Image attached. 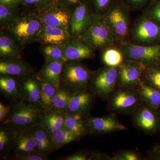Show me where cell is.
Listing matches in <instances>:
<instances>
[{
    "label": "cell",
    "mask_w": 160,
    "mask_h": 160,
    "mask_svg": "<svg viewBox=\"0 0 160 160\" xmlns=\"http://www.w3.org/2000/svg\"><path fill=\"white\" fill-rule=\"evenodd\" d=\"M57 89V88L49 83L41 81L40 104L41 107L44 111H49L53 110L52 99Z\"/></svg>",
    "instance_id": "32"
},
{
    "label": "cell",
    "mask_w": 160,
    "mask_h": 160,
    "mask_svg": "<svg viewBox=\"0 0 160 160\" xmlns=\"http://www.w3.org/2000/svg\"><path fill=\"white\" fill-rule=\"evenodd\" d=\"M10 110V106H6L0 102V122L2 123L8 117Z\"/></svg>",
    "instance_id": "43"
},
{
    "label": "cell",
    "mask_w": 160,
    "mask_h": 160,
    "mask_svg": "<svg viewBox=\"0 0 160 160\" xmlns=\"http://www.w3.org/2000/svg\"><path fill=\"white\" fill-rule=\"evenodd\" d=\"M37 146L36 139L31 130L18 133L12 148L13 156L38 152Z\"/></svg>",
    "instance_id": "21"
},
{
    "label": "cell",
    "mask_w": 160,
    "mask_h": 160,
    "mask_svg": "<svg viewBox=\"0 0 160 160\" xmlns=\"http://www.w3.org/2000/svg\"><path fill=\"white\" fill-rule=\"evenodd\" d=\"M159 111H160V109H159Z\"/></svg>",
    "instance_id": "47"
},
{
    "label": "cell",
    "mask_w": 160,
    "mask_h": 160,
    "mask_svg": "<svg viewBox=\"0 0 160 160\" xmlns=\"http://www.w3.org/2000/svg\"><path fill=\"white\" fill-rule=\"evenodd\" d=\"M30 130L36 139L38 152L49 156L52 152V135L40 124L35 126Z\"/></svg>",
    "instance_id": "24"
},
{
    "label": "cell",
    "mask_w": 160,
    "mask_h": 160,
    "mask_svg": "<svg viewBox=\"0 0 160 160\" xmlns=\"http://www.w3.org/2000/svg\"><path fill=\"white\" fill-rule=\"evenodd\" d=\"M130 42L140 46L160 44V25L142 15L131 27Z\"/></svg>",
    "instance_id": "7"
},
{
    "label": "cell",
    "mask_w": 160,
    "mask_h": 160,
    "mask_svg": "<svg viewBox=\"0 0 160 160\" xmlns=\"http://www.w3.org/2000/svg\"><path fill=\"white\" fill-rule=\"evenodd\" d=\"M80 139L64 126L55 132L52 136V152L58 150L65 145Z\"/></svg>",
    "instance_id": "30"
},
{
    "label": "cell",
    "mask_w": 160,
    "mask_h": 160,
    "mask_svg": "<svg viewBox=\"0 0 160 160\" xmlns=\"http://www.w3.org/2000/svg\"><path fill=\"white\" fill-rule=\"evenodd\" d=\"M33 68L20 59H2L0 62L1 74L21 77L33 72Z\"/></svg>",
    "instance_id": "20"
},
{
    "label": "cell",
    "mask_w": 160,
    "mask_h": 160,
    "mask_svg": "<svg viewBox=\"0 0 160 160\" xmlns=\"http://www.w3.org/2000/svg\"><path fill=\"white\" fill-rule=\"evenodd\" d=\"M142 80L147 85L160 91V63L146 66Z\"/></svg>",
    "instance_id": "31"
},
{
    "label": "cell",
    "mask_w": 160,
    "mask_h": 160,
    "mask_svg": "<svg viewBox=\"0 0 160 160\" xmlns=\"http://www.w3.org/2000/svg\"><path fill=\"white\" fill-rule=\"evenodd\" d=\"M43 24L38 14L20 15L5 28L21 46L39 41Z\"/></svg>",
    "instance_id": "3"
},
{
    "label": "cell",
    "mask_w": 160,
    "mask_h": 160,
    "mask_svg": "<svg viewBox=\"0 0 160 160\" xmlns=\"http://www.w3.org/2000/svg\"><path fill=\"white\" fill-rule=\"evenodd\" d=\"M102 60L106 66L118 67L124 62L125 59L119 46L115 45L103 50Z\"/></svg>",
    "instance_id": "28"
},
{
    "label": "cell",
    "mask_w": 160,
    "mask_h": 160,
    "mask_svg": "<svg viewBox=\"0 0 160 160\" xmlns=\"http://www.w3.org/2000/svg\"><path fill=\"white\" fill-rule=\"evenodd\" d=\"M142 158L134 151H126L118 152L111 157L110 160H139Z\"/></svg>",
    "instance_id": "41"
},
{
    "label": "cell",
    "mask_w": 160,
    "mask_h": 160,
    "mask_svg": "<svg viewBox=\"0 0 160 160\" xmlns=\"http://www.w3.org/2000/svg\"><path fill=\"white\" fill-rule=\"evenodd\" d=\"M9 35L3 32H1L0 35V56L1 59L22 58V55L20 51L19 44H18Z\"/></svg>",
    "instance_id": "23"
},
{
    "label": "cell",
    "mask_w": 160,
    "mask_h": 160,
    "mask_svg": "<svg viewBox=\"0 0 160 160\" xmlns=\"http://www.w3.org/2000/svg\"><path fill=\"white\" fill-rule=\"evenodd\" d=\"M146 66L132 60H125L118 67L117 84L119 87L136 88L142 81Z\"/></svg>",
    "instance_id": "12"
},
{
    "label": "cell",
    "mask_w": 160,
    "mask_h": 160,
    "mask_svg": "<svg viewBox=\"0 0 160 160\" xmlns=\"http://www.w3.org/2000/svg\"><path fill=\"white\" fill-rule=\"evenodd\" d=\"M63 49L66 61L79 62L94 56V49L80 38L72 39L63 45Z\"/></svg>",
    "instance_id": "17"
},
{
    "label": "cell",
    "mask_w": 160,
    "mask_h": 160,
    "mask_svg": "<svg viewBox=\"0 0 160 160\" xmlns=\"http://www.w3.org/2000/svg\"><path fill=\"white\" fill-rule=\"evenodd\" d=\"M85 121L88 134H106L126 129V126L120 122L115 114L111 112L102 117L89 116Z\"/></svg>",
    "instance_id": "13"
},
{
    "label": "cell",
    "mask_w": 160,
    "mask_h": 160,
    "mask_svg": "<svg viewBox=\"0 0 160 160\" xmlns=\"http://www.w3.org/2000/svg\"><path fill=\"white\" fill-rule=\"evenodd\" d=\"M6 119L1 123L15 133L29 131L39 125L44 110L32 104L19 101L12 102Z\"/></svg>",
    "instance_id": "1"
},
{
    "label": "cell",
    "mask_w": 160,
    "mask_h": 160,
    "mask_svg": "<svg viewBox=\"0 0 160 160\" xmlns=\"http://www.w3.org/2000/svg\"><path fill=\"white\" fill-rule=\"evenodd\" d=\"M17 77L1 74L0 91L5 97L12 102L19 101L21 96V84Z\"/></svg>",
    "instance_id": "22"
},
{
    "label": "cell",
    "mask_w": 160,
    "mask_h": 160,
    "mask_svg": "<svg viewBox=\"0 0 160 160\" xmlns=\"http://www.w3.org/2000/svg\"><path fill=\"white\" fill-rule=\"evenodd\" d=\"M94 50H104L117 44L114 36L102 15L93 13L91 22L79 37Z\"/></svg>",
    "instance_id": "4"
},
{
    "label": "cell",
    "mask_w": 160,
    "mask_h": 160,
    "mask_svg": "<svg viewBox=\"0 0 160 160\" xmlns=\"http://www.w3.org/2000/svg\"><path fill=\"white\" fill-rule=\"evenodd\" d=\"M130 10H142L145 9L152 0H121Z\"/></svg>",
    "instance_id": "40"
},
{
    "label": "cell",
    "mask_w": 160,
    "mask_h": 160,
    "mask_svg": "<svg viewBox=\"0 0 160 160\" xmlns=\"http://www.w3.org/2000/svg\"><path fill=\"white\" fill-rule=\"evenodd\" d=\"M72 12L68 5L57 1L48 9L38 12L44 25L66 29L70 32Z\"/></svg>",
    "instance_id": "11"
},
{
    "label": "cell",
    "mask_w": 160,
    "mask_h": 160,
    "mask_svg": "<svg viewBox=\"0 0 160 160\" xmlns=\"http://www.w3.org/2000/svg\"><path fill=\"white\" fill-rule=\"evenodd\" d=\"M118 46L122 52L125 60L139 62L146 67L160 63V44L140 46L129 42Z\"/></svg>",
    "instance_id": "9"
},
{
    "label": "cell",
    "mask_w": 160,
    "mask_h": 160,
    "mask_svg": "<svg viewBox=\"0 0 160 160\" xmlns=\"http://www.w3.org/2000/svg\"><path fill=\"white\" fill-rule=\"evenodd\" d=\"M106 155L99 152H91L87 151H80L69 155L59 159L63 160H105Z\"/></svg>",
    "instance_id": "36"
},
{
    "label": "cell",
    "mask_w": 160,
    "mask_h": 160,
    "mask_svg": "<svg viewBox=\"0 0 160 160\" xmlns=\"http://www.w3.org/2000/svg\"><path fill=\"white\" fill-rule=\"evenodd\" d=\"M107 100V109L115 114L132 113L143 103L136 88L119 86L113 90Z\"/></svg>",
    "instance_id": "6"
},
{
    "label": "cell",
    "mask_w": 160,
    "mask_h": 160,
    "mask_svg": "<svg viewBox=\"0 0 160 160\" xmlns=\"http://www.w3.org/2000/svg\"><path fill=\"white\" fill-rule=\"evenodd\" d=\"M142 11V14L160 25V0H152Z\"/></svg>",
    "instance_id": "37"
},
{
    "label": "cell",
    "mask_w": 160,
    "mask_h": 160,
    "mask_svg": "<svg viewBox=\"0 0 160 160\" xmlns=\"http://www.w3.org/2000/svg\"><path fill=\"white\" fill-rule=\"evenodd\" d=\"M16 133L1 124L0 127V152L5 158L12 151Z\"/></svg>",
    "instance_id": "29"
},
{
    "label": "cell",
    "mask_w": 160,
    "mask_h": 160,
    "mask_svg": "<svg viewBox=\"0 0 160 160\" xmlns=\"http://www.w3.org/2000/svg\"><path fill=\"white\" fill-rule=\"evenodd\" d=\"M46 58L67 62L64 56L63 46L46 45L42 49Z\"/></svg>",
    "instance_id": "35"
},
{
    "label": "cell",
    "mask_w": 160,
    "mask_h": 160,
    "mask_svg": "<svg viewBox=\"0 0 160 160\" xmlns=\"http://www.w3.org/2000/svg\"><path fill=\"white\" fill-rule=\"evenodd\" d=\"M116 0H89L93 7L96 14L103 15L109 9Z\"/></svg>",
    "instance_id": "39"
},
{
    "label": "cell",
    "mask_w": 160,
    "mask_h": 160,
    "mask_svg": "<svg viewBox=\"0 0 160 160\" xmlns=\"http://www.w3.org/2000/svg\"><path fill=\"white\" fill-rule=\"evenodd\" d=\"M73 93L61 87L57 88L52 99L53 110L66 112L68 104Z\"/></svg>",
    "instance_id": "33"
},
{
    "label": "cell",
    "mask_w": 160,
    "mask_h": 160,
    "mask_svg": "<svg viewBox=\"0 0 160 160\" xmlns=\"http://www.w3.org/2000/svg\"><path fill=\"white\" fill-rule=\"evenodd\" d=\"M49 156L41 154L38 152H30L26 154L13 156L12 159L16 160H46Z\"/></svg>",
    "instance_id": "42"
},
{
    "label": "cell",
    "mask_w": 160,
    "mask_h": 160,
    "mask_svg": "<svg viewBox=\"0 0 160 160\" xmlns=\"http://www.w3.org/2000/svg\"><path fill=\"white\" fill-rule=\"evenodd\" d=\"M18 8L8 7L0 4V23L6 27L19 16Z\"/></svg>",
    "instance_id": "34"
},
{
    "label": "cell",
    "mask_w": 160,
    "mask_h": 160,
    "mask_svg": "<svg viewBox=\"0 0 160 160\" xmlns=\"http://www.w3.org/2000/svg\"><path fill=\"white\" fill-rule=\"evenodd\" d=\"M143 102L154 109H160V91L142 81L136 88Z\"/></svg>",
    "instance_id": "26"
},
{
    "label": "cell",
    "mask_w": 160,
    "mask_h": 160,
    "mask_svg": "<svg viewBox=\"0 0 160 160\" xmlns=\"http://www.w3.org/2000/svg\"><path fill=\"white\" fill-rule=\"evenodd\" d=\"M67 5H78L82 0H58Z\"/></svg>",
    "instance_id": "46"
},
{
    "label": "cell",
    "mask_w": 160,
    "mask_h": 160,
    "mask_svg": "<svg viewBox=\"0 0 160 160\" xmlns=\"http://www.w3.org/2000/svg\"><path fill=\"white\" fill-rule=\"evenodd\" d=\"M66 62L46 58L42 68L37 76L41 81L49 83L56 88L60 87L63 67Z\"/></svg>",
    "instance_id": "18"
},
{
    "label": "cell",
    "mask_w": 160,
    "mask_h": 160,
    "mask_svg": "<svg viewBox=\"0 0 160 160\" xmlns=\"http://www.w3.org/2000/svg\"><path fill=\"white\" fill-rule=\"evenodd\" d=\"M130 11L121 0H116L103 15L118 45L130 42Z\"/></svg>",
    "instance_id": "2"
},
{
    "label": "cell",
    "mask_w": 160,
    "mask_h": 160,
    "mask_svg": "<svg viewBox=\"0 0 160 160\" xmlns=\"http://www.w3.org/2000/svg\"><path fill=\"white\" fill-rule=\"evenodd\" d=\"M23 5L40 12L48 9L57 0H22Z\"/></svg>",
    "instance_id": "38"
},
{
    "label": "cell",
    "mask_w": 160,
    "mask_h": 160,
    "mask_svg": "<svg viewBox=\"0 0 160 160\" xmlns=\"http://www.w3.org/2000/svg\"><path fill=\"white\" fill-rule=\"evenodd\" d=\"M92 73L78 61H67L63 66L59 87L72 92L88 89Z\"/></svg>",
    "instance_id": "5"
},
{
    "label": "cell",
    "mask_w": 160,
    "mask_h": 160,
    "mask_svg": "<svg viewBox=\"0 0 160 160\" xmlns=\"http://www.w3.org/2000/svg\"><path fill=\"white\" fill-rule=\"evenodd\" d=\"M64 126L80 139L88 134L85 119L67 112L64 113Z\"/></svg>",
    "instance_id": "27"
},
{
    "label": "cell",
    "mask_w": 160,
    "mask_h": 160,
    "mask_svg": "<svg viewBox=\"0 0 160 160\" xmlns=\"http://www.w3.org/2000/svg\"><path fill=\"white\" fill-rule=\"evenodd\" d=\"M118 67L105 66L92 72L88 89L95 96L107 99L117 84Z\"/></svg>",
    "instance_id": "8"
},
{
    "label": "cell",
    "mask_w": 160,
    "mask_h": 160,
    "mask_svg": "<svg viewBox=\"0 0 160 160\" xmlns=\"http://www.w3.org/2000/svg\"><path fill=\"white\" fill-rule=\"evenodd\" d=\"M64 113L54 109L49 111L44 110L40 125L53 136L55 132L64 126Z\"/></svg>",
    "instance_id": "25"
},
{
    "label": "cell",
    "mask_w": 160,
    "mask_h": 160,
    "mask_svg": "<svg viewBox=\"0 0 160 160\" xmlns=\"http://www.w3.org/2000/svg\"><path fill=\"white\" fill-rule=\"evenodd\" d=\"M132 114L133 124L141 131L151 135L160 131L159 109L142 103Z\"/></svg>",
    "instance_id": "10"
},
{
    "label": "cell",
    "mask_w": 160,
    "mask_h": 160,
    "mask_svg": "<svg viewBox=\"0 0 160 160\" xmlns=\"http://www.w3.org/2000/svg\"><path fill=\"white\" fill-rule=\"evenodd\" d=\"M95 96L88 89L74 92L69 101L66 112L85 119L90 116Z\"/></svg>",
    "instance_id": "14"
},
{
    "label": "cell",
    "mask_w": 160,
    "mask_h": 160,
    "mask_svg": "<svg viewBox=\"0 0 160 160\" xmlns=\"http://www.w3.org/2000/svg\"><path fill=\"white\" fill-rule=\"evenodd\" d=\"M149 158L152 160H160V145L155 146L149 152Z\"/></svg>",
    "instance_id": "45"
},
{
    "label": "cell",
    "mask_w": 160,
    "mask_h": 160,
    "mask_svg": "<svg viewBox=\"0 0 160 160\" xmlns=\"http://www.w3.org/2000/svg\"><path fill=\"white\" fill-rule=\"evenodd\" d=\"M71 32L66 29L43 24L39 41L46 45L63 46L73 39Z\"/></svg>",
    "instance_id": "19"
},
{
    "label": "cell",
    "mask_w": 160,
    "mask_h": 160,
    "mask_svg": "<svg viewBox=\"0 0 160 160\" xmlns=\"http://www.w3.org/2000/svg\"><path fill=\"white\" fill-rule=\"evenodd\" d=\"M0 4L8 7L18 8L23 5L22 0H0Z\"/></svg>",
    "instance_id": "44"
},
{
    "label": "cell",
    "mask_w": 160,
    "mask_h": 160,
    "mask_svg": "<svg viewBox=\"0 0 160 160\" xmlns=\"http://www.w3.org/2000/svg\"><path fill=\"white\" fill-rule=\"evenodd\" d=\"M90 5L89 0H82L72 12L70 32L73 36L79 37L91 23L93 13L90 11Z\"/></svg>",
    "instance_id": "15"
},
{
    "label": "cell",
    "mask_w": 160,
    "mask_h": 160,
    "mask_svg": "<svg viewBox=\"0 0 160 160\" xmlns=\"http://www.w3.org/2000/svg\"><path fill=\"white\" fill-rule=\"evenodd\" d=\"M32 73L18 77L21 87L20 100L42 108L40 104L41 81L37 75Z\"/></svg>",
    "instance_id": "16"
}]
</instances>
